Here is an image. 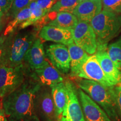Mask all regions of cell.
<instances>
[{
    "instance_id": "cell-1",
    "label": "cell",
    "mask_w": 121,
    "mask_h": 121,
    "mask_svg": "<svg viewBox=\"0 0 121 121\" xmlns=\"http://www.w3.org/2000/svg\"><path fill=\"white\" fill-rule=\"evenodd\" d=\"M42 85L34 75L2 99L9 121H40L35 108V99Z\"/></svg>"
},
{
    "instance_id": "cell-2",
    "label": "cell",
    "mask_w": 121,
    "mask_h": 121,
    "mask_svg": "<svg viewBox=\"0 0 121 121\" xmlns=\"http://www.w3.org/2000/svg\"><path fill=\"white\" fill-rule=\"evenodd\" d=\"M76 84L100 106L112 121H121L115 103L113 86H105L96 81L82 78L77 80Z\"/></svg>"
},
{
    "instance_id": "cell-3",
    "label": "cell",
    "mask_w": 121,
    "mask_h": 121,
    "mask_svg": "<svg viewBox=\"0 0 121 121\" xmlns=\"http://www.w3.org/2000/svg\"><path fill=\"white\" fill-rule=\"evenodd\" d=\"M97 39V49H107L108 43L121 31V14L102 10L90 22Z\"/></svg>"
},
{
    "instance_id": "cell-4",
    "label": "cell",
    "mask_w": 121,
    "mask_h": 121,
    "mask_svg": "<svg viewBox=\"0 0 121 121\" xmlns=\"http://www.w3.org/2000/svg\"><path fill=\"white\" fill-rule=\"evenodd\" d=\"M36 39L35 33H18L3 45L2 65L16 67L22 65L26 52Z\"/></svg>"
},
{
    "instance_id": "cell-5",
    "label": "cell",
    "mask_w": 121,
    "mask_h": 121,
    "mask_svg": "<svg viewBox=\"0 0 121 121\" xmlns=\"http://www.w3.org/2000/svg\"><path fill=\"white\" fill-rule=\"evenodd\" d=\"M26 72L23 64L16 67L0 66V99L20 86L26 79Z\"/></svg>"
},
{
    "instance_id": "cell-6",
    "label": "cell",
    "mask_w": 121,
    "mask_h": 121,
    "mask_svg": "<svg viewBox=\"0 0 121 121\" xmlns=\"http://www.w3.org/2000/svg\"><path fill=\"white\" fill-rule=\"evenodd\" d=\"M35 108L39 119L44 121H59L49 86L42 85L35 99Z\"/></svg>"
},
{
    "instance_id": "cell-7",
    "label": "cell",
    "mask_w": 121,
    "mask_h": 121,
    "mask_svg": "<svg viewBox=\"0 0 121 121\" xmlns=\"http://www.w3.org/2000/svg\"><path fill=\"white\" fill-rule=\"evenodd\" d=\"M73 41L89 54H94L97 49L96 35L90 23L78 21L73 29Z\"/></svg>"
},
{
    "instance_id": "cell-8",
    "label": "cell",
    "mask_w": 121,
    "mask_h": 121,
    "mask_svg": "<svg viewBox=\"0 0 121 121\" xmlns=\"http://www.w3.org/2000/svg\"><path fill=\"white\" fill-rule=\"evenodd\" d=\"M65 84L67 88V101L60 121H86L76 87L69 81Z\"/></svg>"
},
{
    "instance_id": "cell-9",
    "label": "cell",
    "mask_w": 121,
    "mask_h": 121,
    "mask_svg": "<svg viewBox=\"0 0 121 121\" xmlns=\"http://www.w3.org/2000/svg\"><path fill=\"white\" fill-rule=\"evenodd\" d=\"M77 77L93 80L108 87L116 85L104 73L95 54L89 56Z\"/></svg>"
},
{
    "instance_id": "cell-10",
    "label": "cell",
    "mask_w": 121,
    "mask_h": 121,
    "mask_svg": "<svg viewBox=\"0 0 121 121\" xmlns=\"http://www.w3.org/2000/svg\"><path fill=\"white\" fill-rule=\"evenodd\" d=\"M46 55L53 66L62 73L70 70V57L68 47L61 44H53L46 48Z\"/></svg>"
},
{
    "instance_id": "cell-11",
    "label": "cell",
    "mask_w": 121,
    "mask_h": 121,
    "mask_svg": "<svg viewBox=\"0 0 121 121\" xmlns=\"http://www.w3.org/2000/svg\"><path fill=\"white\" fill-rule=\"evenodd\" d=\"M78 92L86 121H112L100 106L85 92L80 88Z\"/></svg>"
},
{
    "instance_id": "cell-12",
    "label": "cell",
    "mask_w": 121,
    "mask_h": 121,
    "mask_svg": "<svg viewBox=\"0 0 121 121\" xmlns=\"http://www.w3.org/2000/svg\"><path fill=\"white\" fill-rule=\"evenodd\" d=\"M40 38L46 41H51L68 45L74 42L73 29H67L58 27L45 25L39 33Z\"/></svg>"
},
{
    "instance_id": "cell-13",
    "label": "cell",
    "mask_w": 121,
    "mask_h": 121,
    "mask_svg": "<svg viewBox=\"0 0 121 121\" xmlns=\"http://www.w3.org/2000/svg\"><path fill=\"white\" fill-rule=\"evenodd\" d=\"M103 9L102 0H87L80 2L73 11L78 21L90 23Z\"/></svg>"
},
{
    "instance_id": "cell-14",
    "label": "cell",
    "mask_w": 121,
    "mask_h": 121,
    "mask_svg": "<svg viewBox=\"0 0 121 121\" xmlns=\"http://www.w3.org/2000/svg\"><path fill=\"white\" fill-rule=\"evenodd\" d=\"M24 61L28 63L30 69L34 71L43 67L48 62L45 60L44 45L41 38H37L35 40L33 45L26 52Z\"/></svg>"
},
{
    "instance_id": "cell-15",
    "label": "cell",
    "mask_w": 121,
    "mask_h": 121,
    "mask_svg": "<svg viewBox=\"0 0 121 121\" xmlns=\"http://www.w3.org/2000/svg\"><path fill=\"white\" fill-rule=\"evenodd\" d=\"M104 73L116 85L121 83V71L109 56L107 49H98L95 53Z\"/></svg>"
},
{
    "instance_id": "cell-16",
    "label": "cell",
    "mask_w": 121,
    "mask_h": 121,
    "mask_svg": "<svg viewBox=\"0 0 121 121\" xmlns=\"http://www.w3.org/2000/svg\"><path fill=\"white\" fill-rule=\"evenodd\" d=\"M34 76L42 85L51 86L63 81L60 72L48 63L40 69H35Z\"/></svg>"
},
{
    "instance_id": "cell-17",
    "label": "cell",
    "mask_w": 121,
    "mask_h": 121,
    "mask_svg": "<svg viewBox=\"0 0 121 121\" xmlns=\"http://www.w3.org/2000/svg\"><path fill=\"white\" fill-rule=\"evenodd\" d=\"M67 46L70 57V75L73 77H77L83 65L89 57V54L74 42Z\"/></svg>"
},
{
    "instance_id": "cell-18",
    "label": "cell",
    "mask_w": 121,
    "mask_h": 121,
    "mask_svg": "<svg viewBox=\"0 0 121 121\" xmlns=\"http://www.w3.org/2000/svg\"><path fill=\"white\" fill-rule=\"evenodd\" d=\"M51 91L53 99L56 113L58 120L60 119L66 107L67 101V88L64 82L51 86Z\"/></svg>"
},
{
    "instance_id": "cell-19",
    "label": "cell",
    "mask_w": 121,
    "mask_h": 121,
    "mask_svg": "<svg viewBox=\"0 0 121 121\" xmlns=\"http://www.w3.org/2000/svg\"><path fill=\"white\" fill-rule=\"evenodd\" d=\"M78 22V18L72 13L60 11L57 13L56 17L48 23V25L63 29H73Z\"/></svg>"
},
{
    "instance_id": "cell-20",
    "label": "cell",
    "mask_w": 121,
    "mask_h": 121,
    "mask_svg": "<svg viewBox=\"0 0 121 121\" xmlns=\"http://www.w3.org/2000/svg\"><path fill=\"white\" fill-rule=\"evenodd\" d=\"M28 7H29L31 11V15L26 21H25L20 26V29H24L30 25L37 23L39 21L43 19L45 15H47L48 13H49L47 10H44L39 7L36 1H31Z\"/></svg>"
},
{
    "instance_id": "cell-21",
    "label": "cell",
    "mask_w": 121,
    "mask_h": 121,
    "mask_svg": "<svg viewBox=\"0 0 121 121\" xmlns=\"http://www.w3.org/2000/svg\"><path fill=\"white\" fill-rule=\"evenodd\" d=\"M31 15V11L29 7H25L21 10L19 13L14 17V19L11 21L9 25H7L5 31H4V35H6L9 34L13 33L15 29L18 26H20L22 24L26 21Z\"/></svg>"
},
{
    "instance_id": "cell-22",
    "label": "cell",
    "mask_w": 121,
    "mask_h": 121,
    "mask_svg": "<svg viewBox=\"0 0 121 121\" xmlns=\"http://www.w3.org/2000/svg\"><path fill=\"white\" fill-rule=\"evenodd\" d=\"M107 52L118 69L121 71V35L107 47Z\"/></svg>"
},
{
    "instance_id": "cell-23",
    "label": "cell",
    "mask_w": 121,
    "mask_h": 121,
    "mask_svg": "<svg viewBox=\"0 0 121 121\" xmlns=\"http://www.w3.org/2000/svg\"><path fill=\"white\" fill-rule=\"evenodd\" d=\"M80 2L79 0H57L50 10V12L67 11L72 13Z\"/></svg>"
},
{
    "instance_id": "cell-24",
    "label": "cell",
    "mask_w": 121,
    "mask_h": 121,
    "mask_svg": "<svg viewBox=\"0 0 121 121\" xmlns=\"http://www.w3.org/2000/svg\"><path fill=\"white\" fill-rule=\"evenodd\" d=\"M103 10L121 14V0H102Z\"/></svg>"
},
{
    "instance_id": "cell-25",
    "label": "cell",
    "mask_w": 121,
    "mask_h": 121,
    "mask_svg": "<svg viewBox=\"0 0 121 121\" xmlns=\"http://www.w3.org/2000/svg\"><path fill=\"white\" fill-rule=\"evenodd\" d=\"M30 0H13V3L10 9V14L15 17L22 9L29 6Z\"/></svg>"
},
{
    "instance_id": "cell-26",
    "label": "cell",
    "mask_w": 121,
    "mask_h": 121,
    "mask_svg": "<svg viewBox=\"0 0 121 121\" xmlns=\"http://www.w3.org/2000/svg\"><path fill=\"white\" fill-rule=\"evenodd\" d=\"M113 90L117 113L121 121V83L113 86Z\"/></svg>"
},
{
    "instance_id": "cell-27",
    "label": "cell",
    "mask_w": 121,
    "mask_h": 121,
    "mask_svg": "<svg viewBox=\"0 0 121 121\" xmlns=\"http://www.w3.org/2000/svg\"><path fill=\"white\" fill-rule=\"evenodd\" d=\"M36 1L39 7L50 12V10L57 2V0H37Z\"/></svg>"
},
{
    "instance_id": "cell-28",
    "label": "cell",
    "mask_w": 121,
    "mask_h": 121,
    "mask_svg": "<svg viewBox=\"0 0 121 121\" xmlns=\"http://www.w3.org/2000/svg\"><path fill=\"white\" fill-rule=\"evenodd\" d=\"M13 0H0V9L3 13H6L11 8Z\"/></svg>"
},
{
    "instance_id": "cell-29",
    "label": "cell",
    "mask_w": 121,
    "mask_h": 121,
    "mask_svg": "<svg viewBox=\"0 0 121 121\" xmlns=\"http://www.w3.org/2000/svg\"><path fill=\"white\" fill-rule=\"evenodd\" d=\"M0 121H9L3 106L2 99H0Z\"/></svg>"
},
{
    "instance_id": "cell-30",
    "label": "cell",
    "mask_w": 121,
    "mask_h": 121,
    "mask_svg": "<svg viewBox=\"0 0 121 121\" xmlns=\"http://www.w3.org/2000/svg\"><path fill=\"white\" fill-rule=\"evenodd\" d=\"M2 56H3V48L0 51V66L2 65Z\"/></svg>"
},
{
    "instance_id": "cell-31",
    "label": "cell",
    "mask_w": 121,
    "mask_h": 121,
    "mask_svg": "<svg viewBox=\"0 0 121 121\" xmlns=\"http://www.w3.org/2000/svg\"><path fill=\"white\" fill-rule=\"evenodd\" d=\"M3 40H2V39H0V51L3 48Z\"/></svg>"
},
{
    "instance_id": "cell-32",
    "label": "cell",
    "mask_w": 121,
    "mask_h": 121,
    "mask_svg": "<svg viewBox=\"0 0 121 121\" xmlns=\"http://www.w3.org/2000/svg\"><path fill=\"white\" fill-rule=\"evenodd\" d=\"M3 12L2 11V10H1V9H0V20H1V17H2V15H3Z\"/></svg>"
},
{
    "instance_id": "cell-33",
    "label": "cell",
    "mask_w": 121,
    "mask_h": 121,
    "mask_svg": "<svg viewBox=\"0 0 121 121\" xmlns=\"http://www.w3.org/2000/svg\"><path fill=\"white\" fill-rule=\"evenodd\" d=\"M80 2H82V1H87V0H79Z\"/></svg>"
},
{
    "instance_id": "cell-34",
    "label": "cell",
    "mask_w": 121,
    "mask_h": 121,
    "mask_svg": "<svg viewBox=\"0 0 121 121\" xmlns=\"http://www.w3.org/2000/svg\"><path fill=\"white\" fill-rule=\"evenodd\" d=\"M31 1H37V0H30Z\"/></svg>"
}]
</instances>
